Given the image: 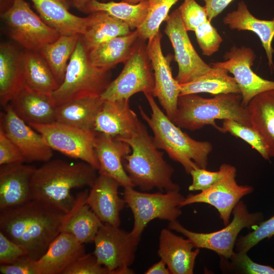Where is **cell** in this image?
Returning <instances> with one entry per match:
<instances>
[{
	"label": "cell",
	"instance_id": "cell-41",
	"mask_svg": "<svg viewBox=\"0 0 274 274\" xmlns=\"http://www.w3.org/2000/svg\"><path fill=\"white\" fill-rule=\"evenodd\" d=\"M231 166L230 164L223 163L217 172L199 167L193 169L190 173L192 177V183L189 186L188 190L202 191L209 188L225 176Z\"/></svg>",
	"mask_w": 274,
	"mask_h": 274
},
{
	"label": "cell",
	"instance_id": "cell-25",
	"mask_svg": "<svg viewBox=\"0 0 274 274\" xmlns=\"http://www.w3.org/2000/svg\"><path fill=\"white\" fill-rule=\"evenodd\" d=\"M88 194L87 190L77 194L74 206L63 216L60 229L83 244L93 242L104 223L87 204Z\"/></svg>",
	"mask_w": 274,
	"mask_h": 274
},
{
	"label": "cell",
	"instance_id": "cell-21",
	"mask_svg": "<svg viewBox=\"0 0 274 274\" xmlns=\"http://www.w3.org/2000/svg\"><path fill=\"white\" fill-rule=\"evenodd\" d=\"M129 101V99L104 100L97 116L94 130L119 138L130 136L140 120L131 109Z\"/></svg>",
	"mask_w": 274,
	"mask_h": 274
},
{
	"label": "cell",
	"instance_id": "cell-19",
	"mask_svg": "<svg viewBox=\"0 0 274 274\" xmlns=\"http://www.w3.org/2000/svg\"><path fill=\"white\" fill-rule=\"evenodd\" d=\"M94 149L99 162V175L114 179L123 187H134L123 163L124 157L131 152L130 146L126 142L116 137L97 132Z\"/></svg>",
	"mask_w": 274,
	"mask_h": 274
},
{
	"label": "cell",
	"instance_id": "cell-46",
	"mask_svg": "<svg viewBox=\"0 0 274 274\" xmlns=\"http://www.w3.org/2000/svg\"><path fill=\"white\" fill-rule=\"evenodd\" d=\"M25 250L0 232V264H10L24 256Z\"/></svg>",
	"mask_w": 274,
	"mask_h": 274
},
{
	"label": "cell",
	"instance_id": "cell-29",
	"mask_svg": "<svg viewBox=\"0 0 274 274\" xmlns=\"http://www.w3.org/2000/svg\"><path fill=\"white\" fill-rule=\"evenodd\" d=\"M136 30L104 42L88 51L91 63L103 71H111L131 56L139 39Z\"/></svg>",
	"mask_w": 274,
	"mask_h": 274
},
{
	"label": "cell",
	"instance_id": "cell-14",
	"mask_svg": "<svg viewBox=\"0 0 274 274\" xmlns=\"http://www.w3.org/2000/svg\"><path fill=\"white\" fill-rule=\"evenodd\" d=\"M225 61L212 62V67L224 68L233 75L242 95V103L247 107L256 95L274 89V81L264 79L251 68L256 59L254 51L250 47L232 46L224 54Z\"/></svg>",
	"mask_w": 274,
	"mask_h": 274
},
{
	"label": "cell",
	"instance_id": "cell-10",
	"mask_svg": "<svg viewBox=\"0 0 274 274\" xmlns=\"http://www.w3.org/2000/svg\"><path fill=\"white\" fill-rule=\"evenodd\" d=\"M11 38L25 50L39 52L60 34L47 25L24 0H14L12 7L1 14Z\"/></svg>",
	"mask_w": 274,
	"mask_h": 274
},
{
	"label": "cell",
	"instance_id": "cell-12",
	"mask_svg": "<svg viewBox=\"0 0 274 274\" xmlns=\"http://www.w3.org/2000/svg\"><path fill=\"white\" fill-rule=\"evenodd\" d=\"M29 125L42 135L52 150L80 159L98 170L99 162L94 149L97 135L95 130L82 129L56 121Z\"/></svg>",
	"mask_w": 274,
	"mask_h": 274
},
{
	"label": "cell",
	"instance_id": "cell-2",
	"mask_svg": "<svg viewBox=\"0 0 274 274\" xmlns=\"http://www.w3.org/2000/svg\"><path fill=\"white\" fill-rule=\"evenodd\" d=\"M97 170L81 161L71 162L62 159L49 160L36 168L31 180L32 199L53 206L65 213L74 204L72 189L91 187Z\"/></svg>",
	"mask_w": 274,
	"mask_h": 274
},
{
	"label": "cell",
	"instance_id": "cell-50",
	"mask_svg": "<svg viewBox=\"0 0 274 274\" xmlns=\"http://www.w3.org/2000/svg\"><path fill=\"white\" fill-rule=\"evenodd\" d=\"M91 0H71V4L78 11L85 13V8L88 3ZM107 1L108 0H102Z\"/></svg>",
	"mask_w": 274,
	"mask_h": 274
},
{
	"label": "cell",
	"instance_id": "cell-42",
	"mask_svg": "<svg viewBox=\"0 0 274 274\" xmlns=\"http://www.w3.org/2000/svg\"><path fill=\"white\" fill-rule=\"evenodd\" d=\"M194 32L203 55L210 56L218 51L223 39L209 20L198 26Z\"/></svg>",
	"mask_w": 274,
	"mask_h": 274
},
{
	"label": "cell",
	"instance_id": "cell-44",
	"mask_svg": "<svg viewBox=\"0 0 274 274\" xmlns=\"http://www.w3.org/2000/svg\"><path fill=\"white\" fill-rule=\"evenodd\" d=\"M65 274H112L111 271L98 263L93 254H85L67 270Z\"/></svg>",
	"mask_w": 274,
	"mask_h": 274
},
{
	"label": "cell",
	"instance_id": "cell-15",
	"mask_svg": "<svg viewBox=\"0 0 274 274\" xmlns=\"http://www.w3.org/2000/svg\"><path fill=\"white\" fill-rule=\"evenodd\" d=\"M236 176V169L231 165L225 176L209 188L185 197L180 208L196 203L209 204L216 209L224 225H227L236 204L254 190L251 186L238 185Z\"/></svg>",
	"mask_w": 274,
	"mask_h": 274
},
{
	"label": "cell",
	"instance_id": "cell-40",
	"mask_svg": "<svg viewBox=\"0 0 274 274\" xmlns=\"http://www.w3.org/2000/svg\"><path fill=\"white\" fill-rule=\"evenodd\" d=\"M274 235V215L260 223L256 228L244 236L237 238L234 251L248 253L253 247L265 238Z\"/></svg>",
	"mask_w": 274,
	"mask_h": 274
},
{
	"label": "cell",
	"instance_id": "cell-30",
	"mask_svg": "<svg viewBox=\"0 0 274 274\" xmlns=\"http://www.w3.org/2000/svg\"><path fill=\"white\" fill-rule=\"evenodd\" d=\"M104 101L100 96L89 97L57 106L56 122L82 129L94 130L97 116Z\"/></svg>",
	"mask_w": 274,
	"mask_h": 274
},
{
	"label": "cell",
	"instance_id": "cell-7",
	"mask_svg": "<svg viewBox=\"0 0 274 274\" xmlns=\"http://www.w3.org/2000/svg\"><path fill=\"white\" fill-rule=\"evenodd\" d=\"M231 222L221 230L210 233L189 230L177 220L169 222L168 228L179 232L189 239L195 248H203L216 252L220 257L229 258L234 252L238 235L245 228L257 226L263 221L261 212L250 213L246 204L240 200L233 210Z\"/></svg>",
	"mask_w": 274,
	"mask_h": 274
},
{
	"label": "cell",
	"instance_id": "cell-1",
	"mask_svg": "<svg viewBox=\"0 0 274 274\" xmlns=\"http://www.w3.org/2000/svg\"><path fill=\"white\" fill-rule=\"evenodd\" d=\"M65 213L53 206L36 199L0 211V232L38 260L60 233Z\"/></svg>",
	"mask_w": 274,
	"mask_h": 274
},
{
	"label": "cell",
	"instance_id": "cell-11",
	"mask_svg": "<svg viewBox=\"0 0 274 274\" xmlns=\"http://www.w3.org/2000/svg\"><path fill=\"white\" fill-rule=\"evenodd\" d=\"M124 64L120 74L101 95L104 100L129 99L139 92L152 94L154 74L145 40L139 38L133 52Z\"/></svg>",
	"mask_w": 274,
	"mask_h": 274
},
{
	"label": "cell",
	"instance_id": "cell-22",
	"mask_svg": "<svg viewBox=\"0 0 274 274\" xmlns=\"http://www.w3.org/2000/svg\"><path fill=\"white\" fill-rule=\"evenodd\" d=\"M84 244L73 235L61 232L38 260L39 274H65L85 254Z\"/></svg>",
	"mask_w": 274,
	"mask_h": 274
},
{
	"label": "cell",
	"instance_id": "cell-51",
	"mask_svg": "<svg viewBox=\"0 0 274 274\" xmlns=\"http://www.w3.org/2000/svg\"><path fill=\"white\" fill-rule=\"evenodd\" d=\"M14 0H1V14L9 10L13 5Z\"/></svg>",
	"mask_w": 274,
	"mask_h": 274
},
{
	"label": "cell",
	"instance_id": "cell-35",
	"mask_svg": "<svg viewBox=\"0 0 274 274\" xmlns=\"http://www.w3.org/2000/svg\"><path fill=\"white\" fill-rule=\"evenodd\" d=\"M81 35H60L39 51L50 67L59 85L63 82L66 68Z\"/></svg>",
	"mask_w": 274,
	"mask_h": 274
},
{
	"label": "cell",
	"instance_id": "cell-26",
	"mask_svg": "<svg viewBox=\"0 0 274 274\" xmlns=\"http://www.w3.org/2000/svg\"><path fill=\"white\" fill-rule=\"evenodd\" d=\"M40 17L47 25L60 35L85 33L88 16L81 17L69 11L71 2L67 0H31Z\"/></svg>",
	"mask_w": 274,
	"mask_h": 274
},
{
	"label": "cell",
	"instance_id": "cell-31",
	"mask_svg": "<svg viewBox=\"0 0 274 274\" xmlns=\"http://www.w3.org/2000/svg\"><path fill=\"white\" fill-rule=\"evenodd\" d=\"M247 108L252 126L266 143L270 158H274V89L255 96Z\"/></svg>",
	"mask_w": 274,
	"mask_h": 274
},
{
	"label": "cell",
	"instance_id": "cell-23",
	"mask_svg": "<svg viewBox=\"0 0 274 274\" xmlns=\"http://www.w3.org/2000/svg\"><path fill=\"white\" fill-rule=\"evenodd\" d=\"M191 242L177 235L170 229L160 231L157 254L166 264L171 274H192L199 248L193 250Z\"/></svg>",
	"mask_w": 274,
	"mask_h": 274
},
{
	"label": "cell",
	"instance_id": "cell-3",
	"mask_svg": "<svg viewBox=\"0 0 274 274\" xmlns=\"http://www.w3.org/2000/svg\"><path fill=\"white\" fill-rule=\"evenodd\" d=\"M117 138L126 142L131 149L123 163L134 187L144 192L155 188L165 192L180 191V186L172 180L174 168L164 160L163 152L156 146L142 122L140 121L130 136Z\"/></svg>",
	"mask_w": 274,
	"mask_h": 274
},
{
	"label": "cell",
	"instance_id": "cell-9",
	"mask_svg": "<svg viewBox=\"0 0 274 274\" xmlns=\"http://www.w3.org/2000/svg\"><path fill=\"white\" fill-rule=\"evenodd\" d=\"M140 240L119 226L103 223L93 241V254L112 274L134 273L129 267L134 261Z\"/></svg>",
	"mask_w": 274,
	"mask_h": 274
},
{
	"label": "cell",
	"instance_id": "cell-32",
	"mask_svg": "<svg viewBox=\"0 0 274 274\" xmlns=\"http://www.w3.org/2000/svg\"><path fill=\"white\" fill-rule=\"evenodd\" d=\"M85 33L81 39L86 49L92 48L114 38L130 33V27L122 20L102 11L90 13Z\"/></svg>",
	"mask_w": 274,
	"mask_h": 274
},
{
	"label": "cell",
	"instance_id": "cell-45",
	"mask_svg": "<svg viewBox=\"0 0 274 274\" xmlns=\"http://www.w3.org/2000/svg\"><path fill=\"white\" fill-rule=\"evenodd\" d=\"M25 159L18 147L0 128V165L21 164Z\"/></svg>",
	"mask_w": 274,
	"mask_h": 274
},
{
	"label": "cell",
	"instance_id": "cell-13",
	"mask_svg": "<svg viewBox=\"0 0 274 274\" xmlns=\"http://www.w3.org/2000/svg\"><path fill=\"white\" fill-rule=\"evenodd\" d=\"M164 33L169 39L178 66L175 77L179 84L192 81L211 70L212 67L204 62L193 47L182 20L178 9L168 15Z\"/></svg>",
	"mask_w": 274,
	"mask_h": 274
},
{
	"label": "cell",
	"instance_id": "cell-8",
	"mask_svg": "<svg viewBox=\"0 0 274 274\" xmlns=\"http://www.w3.org/2000/svg\"><path fill=\"white\" fill-rule=\"evenodd\" d=\"M179 191L151 193L137 191L131 186L124 187L123 198L134 219L131 234L141 237L147 224L154 219L169 222L177 220L182 214L180 204L185 198Z\"/></svg>",
	"mask_w": 274,
	"mask_h": 274
},
{
	"label": "cell",
	"instance_id": "cell-47",
	"mask_svg": "<svg viewBox=\"0 0 274 274\" xmlns=\"http://www.w3.org/2000/svg\"><path fill=\"white\" fill-rule=\"evenodd\" d=\"M1 274H39L37 261L24 256L10 264H0Z\"/></svg>",
	"mask_w": 274,
	"mask_h": 274
},
{
	"label": "cell",
	"instance_id": "cell-5",
	"mask_svg": "<svg viewBox=\"0 0 274 274\" xmlns=\"http://www.w3.org/2000/svg\"><path fill=\"white\" fill-rule=\"evenodd\" d=\"M241 93L216 95L211 98L197 94L180 95L176 114L172 121L178 127L196 130L210 125L220 132L217 119H229L252 126L247 107L242 103Z\"/></svg>",
	"mask_w": 274,
	"mask_h": 274
},
{
	"label": "cell",
	"instance_id": "cell-33",
	"mask_svg": "<svg viewBox=\"0 0 274 274\" xmlns=\"http://www.w3.org/2000/svg\"><path fill=\"white\" fill-rule=\"evenodd\" d=\"M180 95L209 93L213 95L241 93L234 78L224 68L212 67L204 74L191 82L179 84Z\"/></svg>",
	"mask_w": 274,
	"mask_h": 274
},
{
	"label": "cell",
	"instance_id": "cell-37",
	"mask_svg": "<svg viewBox=\"0 0 274 274\" xmlns=\"http://www.w3.org/2000/svg\"><path fill=\"white\" fill-rule=\"evenodd\" d=\"M180 0H147L148 11L146 19L136 31L139 38L147 40L154 37L169 15L170 8Z\"/></svg>",
	"mask_w": 274,
	"mask_h": 274
},
{
	"label": "cell",
	"instance_id": "cell-20",
	"mask_svg": "<svg viewBox=\"0 0 274 274\" xmlns=\"http://www.w3.org/2000/svg\"><path fill=\"white\" fill-rule=\"evenodd\" d=\"M35 168L23 163L1 165L0 211L32 199L30 184Z\"/></svg>",
	"mask_w": 274,
	"mask_h": 274
},
{
	"label": "cell",
	"instance_id": "cell-16",
	"mask_svg": "<svg viewBox=\"0 0 274 274\" xmlns=\"http://www.w3.org/2000/svg\"><path fill=\"white\" fill-rule=\"evenodd\" d=\"M162 35L159 31L148 40L147 51L154 71V87L152 92L157 98L166 115L172 120L176 112L180 94L179 84L174 78L170 67V54L165 56L161 47Z\"/></svg>",
	"mask_w": 274,
	"mask_h": 274
},
{
	"label": "cell",
	"instance_id": "cell-24",
	"mask_svg": "<svg viewBox=\"0 0 274 274\" xmlns=\"http://www.w3.org/2000/svg\"><path fill=\"white\" fill-rule=\"evenodd\" d=\"M9 104L15 113L29 125L56 121L57 106L52 93L38 91L25 85Z\"/></svg>",
	"mask_w": 274,
	"mask_h": 274
},
{
	"label": "cell",
	"instance_id": "cell-36",
	"mask_svg": "<svg viewBox=\"0 0 274 274\" xmlns=\"http://www.w3.org/2000/svg\"><path fill=\"white\" fill-rule=\"evenodd\" d=\"M102 11L126 23L130 29L139 28L145 21L148 11V3L144 0L132 5L124 2H100L91 0L87 5L85 13Z\"/></svg>",
	"mask_w": 274,
	"mask_h": 274
},
{
	"label": "cell",
	"instance_id": "cell-48",
	"mask_svg": "<svg viewBox=\"0 0 274 274\" xmlns=\"http://www.w3.org/2000/svg\"><path fill=\"white\" fill-rule=\"evenodd\" d=\"M204 3L208 19L212 20L223 12L233 0H200Z\"/></svg>",
	"mask_w": 274,
	"mask_h": 274
},
{
	"label": "cell",
	"instance_id": "cell-17",
	"mask_svg": "<svg viewBox=\"0 0 274 274\" xmlns=\"http://www.w3.org/2000/svg\"><path fill=\"white\" fill-rule=\"evenodd\" d=\"M1 113V128L20 150L26 162L50 160L52 149L45 142L42 135L21 119L10 104L4 107Z\"/></svg>",
	"mask_w": 274,
	"mask_h": 274
},
{
	"label": "cell",
	"instance_id": "cell-52",
	"mask_svg": "<svg viewBox=\"0 0 274 274\" xmlns=\"http://www.w3.org/2000/svg\"><path fill=\"white\" fill-rule=\"evenodd\" d=\"M122 2L130 4H136L141 2L144 0H121Z\"/></svg>",
	"mask_w": 274,
	"mask_h": 274
},
{
	"label": "cell",
	"instance_id": "cell-38",
	"mask_svg": "<svg viewBox=\"0 0 274 274\" xmlns=\"http://www.w3.org/2000/svg\"><path fill=\"white\" fill-rule=\"evenodd\" d=\"M220 266L224 273L274 274V268L254 262L247 253L235 252L229 258L220 257Z\"/></svg>",
	"mask_w": 274,
	"mask_h": 274
},
{
	"label": "cell",
	"instance_id": "cell-49",
	"mask_svg": "<svg viewBox=\"0 0 274 274\" xmlns=\"http://www.w3.org/2000/svg\"><path fill=\"white\" fill-rule=\"evenodd\" d=\"M146 274H170L165 263L160 259L152 265L145 272Z\"/></svg>",
	"mask_w": 274,
	"mask_h": 274
},
{
	"label": "cell",
	"instance_id": "cell-39",
	"mask_svg": "<svg viewBox=\"0 0 274 274\" xmlns=\"http://www.w3.org/2000/svg\"><path fill=\"white\" fill-rule=\"evenodd\" d=\"M221 132H229L249 144L265 160L270 158L268 147L258 132L252 126L243 125L233 120H223Z\"/></svg>",
	"mask_w": 274,
	"mask_h": 274
},
{
	"label": "cell",
	"instance_id": "cell-4",
	"mask_svg": "<svg viewBox=\"0 0 274 274\" xmlns=\"http://www.w3.org/2000/svg\"><path fill=\"white\" fill-rule=\"evenodd\" d=\"M144 94L151 110L150 116L140 105L139 110L153 133L156 146L181 164L187 174L198 167L207 168L209 155L213 150L212 144L191 138L162 112L151 93Z\"/></svg>",
	"mask_w": 274,
	"mask_h": 274
},
{
	"label": "cell",
	"instance_id": "cell-43",
	"mask_svg": "<svg viewBox=\"0 0 274 274\" xmlns=\"http://www.w3.org/2000/svg\"><path fill=\"white\" fill-rule=\"evenodd\" d=\"M186 30L193 31L208 19L204 6L199 5L195 0H184L178 8Z\"/></svg>",
	"mask_w": 274,
	"mask_h": 274
},
{
	"label": "cell",
	"instance_id": "cell-28",
	"mask_svg": "<svg viewBox=\"0 0 274 274\" xmlns=\"http://www.w3.org/2000/svg\"><path fill=\"white\" fill-rule=\"evenodd\" d=\"M222 21L231 29L248 30L255 33L265 51L269 67L271 72L273 71L272 42L274 38V19L261 20L254 17L245 2L242 1L238 3L236 9L228 13Z\"/></svg>",
	"mask_w": 274,
	"mask_h": 274
},
{
	"label": "cell",
	"instance_id": "cell-6",
	"mask_svg": "<svg viewBox=\"0 0 274 274\" xmlns=\"http://www.w3.org/2000/svg\"><path fill=\"white\" fill-rule=\"evenodd\" d=\"M111 71L95 67L81 36L70 59L64 79L52 92L56 106L79 99L100 96L110 83Z\"/></svg>",
	"mask_w": 274,
	"mask_h": 274
},
{
	"label": "cell",
	"instance_id": "cell-34",
	"mask_svg": "<svg viewBox=\"0 0 274 274\" xmlns=\"http://www.w3.org/2000/svg\"><path fill=\"white\" fill-rule=\"evenodd\" d=\"M25 85L38 91L52 93L58 86L50 67L39 52L21 51Z\"/></svg>",
	"mask_w": 274,
	"mask_h": 274
},
{
	"label": "cell",
	"instance_id": "cell-18",
	"mask_svg": "<svg viewBox=\"0 0 274 274\" xmlns=\"http://www.w3.org/2000/svg\"><path fill=\"white\" fill-rule=\"evenodd\" d=\"M119 183L114 179L99 175L88 192L87 202L104 223L115 226L121 224L120 212L126 202L118 194Z\"/></svg>",
	"mask_w": 274,
	"mask_h": 274
},
{
	"label": "cell",
	"instance_id": "cell-27",
	"mask_svg": "<svg viewBox=\"0 0 274 274\" xmlns=\"http://www.w3.org/2000/svg\"><path fill=\"white\" fill-rule=\"evenodd\" d=\"M25 85L21 51L12 44L0 45V103L5 107Z\"/></svg>",
	"mask_w": 274,
	"mask_h": 274
}]
</instances>
